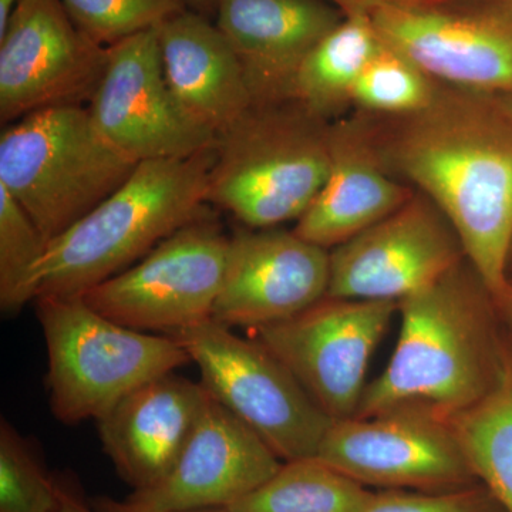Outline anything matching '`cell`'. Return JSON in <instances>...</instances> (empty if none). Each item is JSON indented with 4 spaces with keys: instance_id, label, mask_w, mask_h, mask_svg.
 Masks as SVG:
<instances>
[{
    "instance_id": "obj_1",
    "label": "cell",
    "mask_w": 512,
    "mask_h": 512,
    "mask_svg": "<svg viewBox=\"0 0 512 512\" xmlns=\"http://www.w3.org/2000/svg\"><path fill=\"white\" fill-rule=\"evenodd\" d=\"M352 114L383 167L446 215L487 292L511 301L512 111L503 97L440 83L412 113Z\"/></svg>"
},
{
    "instance_id": "obj_2",
    "label": "cell",
    "mask_w": 512,
    "mask_h": 512,
    "mask_svg": "<svg viewBox=\"0 0 512 512\" xmlns=\"http://www.w3.org/2000/svg\"><path fill=\"white\" fill-rule=\"evenodd\" d=\"M214 163L215 144L191 157L138 163L126 183L46 245L30 275V301L83 296L204 217Z\"/></svg>"
},
{
    "instance_id": "obj_3",
    "label": "cell",
    "mask_w": 512,
    "mask_h": 512,
    "mask_svg": "<svg viewBox=\"0 0 512 512\" xmlns=\"http://www.w3.org/2000/svg\"><path fill=\"white\" fill-rule=\"evenodd\" d=\"M466 262V261H464ZM458 265L399 302V340L386 370L365 387L353 417L423 412L450 420L490 387L477 309L476 271Z\"/></svg>"
},
{
    "instance_id": "obj_4",
    "label": "cell",
    "mask_w": 512,
    "mask_h": 512,
    "mask_svg": "<svg viewBox=\"0 0 512 512\" xmlns=\"http://www.w3.org/2000/svg\"><path fill=\"white\" fill-rule=\"evenodd\" d=\"M330 128L295 100L252 104L215 138L208 204L252 229L298 221L328 177Z\"/></svg>"
},
{
    "instance_id": "obj_5",
    "label": "cell",
    "mask_w": 512,
    "mask_h": 512,
    "mask_svg": "<svg viewBox=\"0 0 512 512\" xmlns=\"http://www.w3.org/2000/svg\"><path fill=\"white\" fill-rule=\"evenodd\" d=\"M137 164L111 146L86 106L39 110L0 134V187L46 245L126 183Z\"/></svg>"
},
{
    "instance_id": "obj_6",
    "label": "cell",
    "mask_w": 512,
    "mask_h": 512,
    "mask_svg": "<svg viewBox=\"0 0 512 512\" xmlns=\"http://www.w3.org/2000/svg\"><path fill=\"white\" fill-rule=\"evenodd\" d=\"M50 410L63 424L99 421L138 387L190 365L173 336L127 328L82 296L36 299Z\"/></svg>"
},
{
    "instance_id": "obj_7",
    "label": "cell",
    "mask_w": 512,
    "mask_h": 512,
    "mask_svg": "<svg viewBox=\"0 0 512 512\" xmlns=\"http://www.w3.org/2000/svg\"><path fill=\"white\" fill-rule=\"evenodd\" d=\"M231 329L211 319L171 336L200 369L208 393L284 463L316 457L335 420L261 343Z\"/></svg>"
},
{
    "instance_id": "obj_8",
    "label": "cell",
    "mask_w": 512,
    "mask_h": 512,
    "mask_svg": "<svg viewBox=\"0 0 512 512\" xmlns=\"http://www.w3.org/2000/svg\"><path fill=\"white\" fill-rule=\"evenodd\" d=\"M228 248L229 237L208 212L82 298L127 328L175 335L212 319Z\"/></svg>"
},
{
    "instance_id": "obj_9",
    "label": "cell",
    "mask_w": 512,
    "mask_h": 512,
    "mask_svg": "<svg viewBox=\"0 0 512 512\" xmlns=\"http://www.w3.org/2000/svg\"><path fill=\"white\" fill-rule=\"evenodd\" d=\"M384 45L434 82L473 92H512V0L383 5L370 15Z\"/></svg>"
},
{
    "instance_id": "obj_10",
    "label": "cell",
    "mask_w": 512,
    "mask_h": 512,
    "mask_svg": "<svg viewBox=\"0 0 512 512\" xmlns=\"http://www.w3.org/2000/svg\"><path fill=\"white\" fill-rule=\"evenodd\" d=\"M399 302L320 299L292 318L254 330L330 419L355 416L366 370Z\"/></svg>"
},
{
    "instance_id": "obj_11",
    "label": "cell",
    "mask_w": 512,
    "mask_h": 512,
    "mask_svg": "<svg viewBox=\"0 0 512 512\" xmlns=\"http://www.w3.org/2000/svg\"><path fill=\"white\" fill-rule=\"evenodd\" d=\"M107 59L109 47L77 28L62 0H20L0 36L3 126L39 110L86 106Z\"/></svg>"
},
{
    "instance_id": "obj_12",
    "label": "cell",
    "mask_w": 512,
    "mask_h": 512,
    "mask_svg": "<svg viewBox=\"0 0 512 512\" xmlns=\"http://www.w3.org/2000/svg\"><path fill=\"white\" fill-rule=\"evenodd\" d=\"M330 298L403 301L467 261L457 232L414 190L402 207L330 249Z\"/></svg>"
},
{
    "instance_id": "obj_13",
    "label": "cell",
    "mask_w": 512,
    "mask_h": 512,
    "mask_svg": "<svg viewBox=\"0 0 512 512\" xmlns=\"http://www.w3.org/2000/svg\"><path fill=\"white\" fill-rule=\"evenodd\" d=\"M316 458L357 483L389 490L450 493L474 487L477 478L450 421L412 410L335 421Z\"/></svg>"
},
{
    "instance_id": "obj_14",
    "label": "cell",
    "mask_w": 512,
    "mask_h": 512,
    "mask_svg": "<svg viewBox=\"0 0 512 512\" xmlns=\"http://www.w3.org/2000/svg\"><path fill=\"white\" fill-rule=\"evenodd\" d=\"M87 109L111 146L136 163L191 157L214 147L217 138L194 123L171 92L158 29L109 47Z\"/></svg>"
},
{
    "instance_id": "obj_15",
    "label": "cell",
    "mask_w": 512,
    "mask_h": 512,
    "mask_svg": "<svg viewBox=\"0 0 512 512\" xmlns=\"http://www.w3.org/2000/svg\"><path fill=\"white\" fill-rule=\"evenodd\" d=\"M284 461L247 424L208 396L175 466L123 500L101 497L99 512H171L228 508L274 476Z\"/></svg>"
},
{
    "instance_id": "obj_16",
    "label": "cell",
    "mask_w": 512,
    "mask_h": 512,
    "mask_svg": "<svg viewBox=\"0 0 512 512\" xmlns=\"http://www.w3.org/2000/svg\"><path fill=\"white\" fill-rule=\"evenodd\" d=\"M329 274L328 249L293 229L238 231L212 320L256 329L292 318L328 295Z\"/></svg>"
},
{
    "instance_id": "obj_17",
    "label": "cell",
    "mask_w": 512,
    "mask_h": 512,
    "mask_svg": "<svg viewBox=\"0 0 512 512\" xmlns=\"http://www.w3.org/2000/svg\"><path fill=\"white\" fill-rule=\"evenodd\" d=\"M346 18L329 0H218L215 25L234 50L252 104L292 100L306 57Z\"/></svg>"
},
{
    "instance_id": "obj_18",
    "label": "cell",
    "mask_w": 512,
    "mask_h": 512,
    "mask_svg": "<svg viewBox=\"0 0 512 512\" xmlns=\"http://www.w3.org/2000/svg\"><path fill=\"white\" fill-rule=\"evenodd\" d=\"M208 390L167 373L128 394L97 421L104 453L133 491L160 483L197 426Z\"/></svg>"
},
{
    "instance_id": "obj_19",
    "label": "cell",
    "mask_w": 512,
    "mask_h": 512,
    "mask_svg": "<svg viewBox=\"0 0 512 512\" xmlns=\"http://www.w3.org/2000/svg\"><path fill=\"white\" fill-rule=\"evenodd\" d=\"M413 194L383 167L350 114L332 121L328 177L293 231L330 251L382 221Z\"/></svg>"
},
{
    "instance_id": "obj_20",
    "label": "cell",
    "mask_w": 512,
    "mask_h": 512,
    "mask_svg": "<svg viewBox=\"0 0 512 512\" xmlns=\"http://www.w3.org/2000/svg\"><path fill=\"white\" fill-rule=\"evenodd\" d=\"M158 37L168 86L198 126L217 137L252 106L237 56L210 18L184 10Z\"/></svg>"
},
{
    "instance_id": "obj_21",
    "label": "cell",
    "mask_w": 512,
    "mask_h": 512,
    "mask_svg": "<svg viewBox=\"0 0 512 512\" xmlns=\"http://www.w3.org/2000/svg\"><path fill=\"white\" fill-rule=\"evenodd\" d=\"M382 45L370 15L346 16L306 57L292 100L322 119H342L352 109L357 79Z\"/></svg>"
},
{
    "instance_id": "obj_22",
    "label": "cell",
    "mask_w": 512,
    "mask_h": 512,
    "mask_svg": "<svg viewBox=\"0 0 512 512\" xmlns=\"http://www.w3.org/2000/svg\"><path fill=\"white\" fill-rule=\"evenodd\" d=\"M372 491L319 458L285 461L274 476L228 507L232 512H363Z\"/></svg>"
},
{
    "instance_id": "obj_23",
    "label": "cell",
    "mask_w": 512,
    "mask_h": 512,
    "mask_svg": "<svg viewBox=\"0 0 512 512\" xmlns=\"http://www.w3.org/2000/svg\"><path fill=\"white\" fill-rule=\"evenodd\" d=\"M450 421L471 470L498 504L512 512V373Z\"/></svg>"
},
{
    "instance_id": "obj_24",
    "label": "cell",
    "mask_w": 512,
    "mask_h": 512,
    "mask_svg": "<svg viewBox=\"0 0 512 512\" xmlns=\"http://www.w3.org/2000/svg\"><path fill=\"white\" fill-rule=\"evenodd\" d=\"M439 84L383 43L357 79L352 109L382 116L412 113L430 103Z\"/></svg>"
},
{
    "instance_id": "obj_25",
    "label": "cell",
    "mask_w": 512,
    "mask_h": 512,
    "mask_svg": "<svg viewBox=\"0 0 512 512\" xmlns=\"http://www.w3.org/2000/svg\"><path fill=\"white\" fill-rule=\"evenodd\" d=\"M62 478L45 464L8 420L0 423V512H55Z\"/></svg>"
},
{
    "instance_id": "obj_26",
    "label": "cell",
    "mask_w": 512,
    "mask_h": 512,
    "mask_svg": "<svg viewBox=\"0 0 512 512\" xmlns=\"http://www.w3.org/2000/svg\"><path fill=\"white\" fill-rule=\"evenodd\" d=\"M46 242L28 212L0 187V306L19 311L30 302L29 279Z\"/></svg>"
},
{
    "instance_id": "obj_27",
    "label": "cell",
    "mask_w": 512,
    "mask_h": 512,
    "mask_svg": "<svg viewBox=\"0 0 512 512\" xmlns=\"http://www.w3.org/2000/svg\"><path fill=\"white\" fill-rule=\"evenodd\" d=\"M77 28L110 47L158 29L188 9L187 0H62Z\"/></svg>"
},
{
    "instance_id": "obj_28",
    "label": "cell",
    "mask_w": 512,
    "mask_h": 512,
    "mask_svg": "<svg viewBox=\"0 0 512 512\" xmlns=\"http://www.w3.org/2000/svg\"><path fill=\"white\" fill-rule=\"evenodd\" d=\"M493 500L476 487L450 493L389 490L375 493L363 512H493Z\"/></svg>"
},
{
    "instance_id": "obj_29",
    "label": "cell",
    "mask_w": 512,
    "mask_h": 512,
    "mask_svg": "<svg viewBox=\"0 0 512 512\" xmlns=\"http://www.w3.org/2000/svg\"><path fill=\"white\" fill-rule=\"evenodd\" d=\"M55 512H99L92 501H86L82 491L73 481L63 480L60 491V503Z\"/></svg>"
},
{
    "instance_id": "obj_30",
    "label": "cell",
    "mask_w": 512,
    "mask_h": 512,
    "mask_svg": "<svg viewBox=\"0 0 512 512\" xmlns=\"http://www.w3.org/2000/svg\"><path fill=\"white\" fill-rule=\"evenodd\" d=\"M338 6L346 16L372 15L376 9L384 5V0H329Z\"/></svg>"
},
{
    "instance_id": "obj_31",
    "label": "cell",
    "mask_w": 512,
    "mask_h": 512,
    "mask_svg": "<svg viewBox=\"0 0 512 512\" xmlns=\"http://www.w3.org/2000/svg\"><path fill=\"white\" fill-rule=\"evenodd\" d=\"M218 0H187L188 9L207 18L215 19Z\"/></svg>"
},
{
    "instance_id": "obj_32",
    "label": "cell",
    "mask_w": 512,
    "mask_h": 512,
    "mask_svg": "<svg viewBox=\"0 0 512 512\" xmlns=\"http://www.w3.org/2000/svg\"><path fill=\"white\" fill-rule=\"evenodd\" d=\"M20 0H0V36L6 32Z\"/></svg>"
},
{
    "instance_id": "obj_33",
    "label": "cell",
    "mask_w": 512,
    "mask_h": 512,
    "mask_svg": "<svg viewBox=\"0 0 512 512\" xmlns=\"http://www.w3.org/2000/svg\"><path fill=\"white\" fill-rule=\"evenodd\" d=\"M436 2H441V0H384V5L417 6Z\"/></svg>"
},
{
    "instance_id": "obj_34",
    "label": "cell",
    "mask_w": 512,
    "mask_h": 512,
    "mask_svg": "<svg viewBox=\"0 0 512 512\" xmlns=\"http://www.w3.org/2000/svg\"><path fill=\"white\" fill-rule=\"evenodd\" d=\"M171 512H232L228 508H204V510H185V511H171Z\"/></svg>"
},
{
    "instance_id": "obj_35",
    "label": "cell",
    "mask_w": 512,
    "mask_h": 512,
    "mask_svg": "<svg viewBox=\"0 0 512 512\" xmlns=\"http://www.w3.org/2000/svg\"><path fill=\"white\" fill-rule=\"evenodd\" d=\"M501 97H503L505 104L508 106V109L512 111V92L510 94H504V96Z\"/></svg>"
}]
</instances>
